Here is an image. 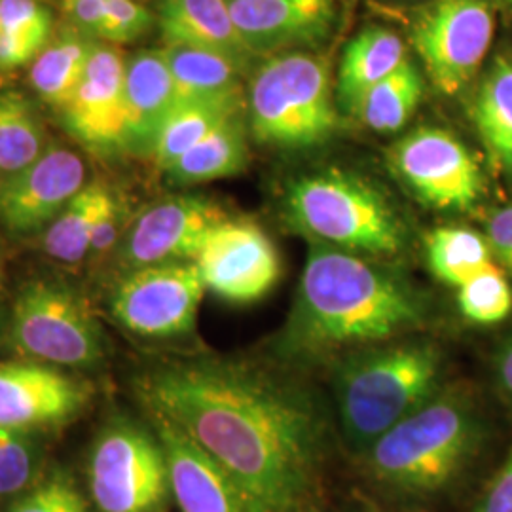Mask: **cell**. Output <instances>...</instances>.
<instances>
[{"instance_id": "5", "label": "cell", "mask_w": 512, "mask_h": 512, "mask_svg": "<svg viewBox=\"0 0 512 512\" xmlns=\"http://www.w3.org/2000/svg\"><path fill=\"white\" fill-rule=\"evenodd\" d=\"M249 131L279 150L321 147L338 129V99L329 61L287 52L258 65L247 95Z\"/></svg>"}, {"instance_id": "24", "label": "cell", "mask_w": 512, "mask_h": 512, "mask_svg": "<svg viewBox=\"0 0 512 512\" xmlns=\"http://www.w3.org/2000/svg\"><path fill=\"white\" fill-rule=\"evenodd\" d=\"M164 54L175 84V105L243 93L245 69L226 55L183 44H165Z\"/></svg>"}, {"instance_id": "29", "label": "cell", "mask_w": 512, "mask_h": 512, "mask_svg": "<svg viewBox=\"0 0 512 512\" xmlns=\"http://www.w3.org/2000/svg\"><path fill=\"white\" fill-rule=\"evenodd\" d=\"M50 147L35 105L23 93L0 92V179L33 164Z\"/></svg>"}, {"instance_id": "18", "label": "cell", "mask_w": 512, "mask_h": 512, "mask_svg": "<svg viewBox=\"0 0 512 512\" xmlns=\"http://www.w3.org/2000/svg\"><path fill=\"white\" fill-rule=\"evenodd\" d=\"M232 19L253 54L311 46L329 37L334 0H226Z\"/></svg>"}, {"instance_id": "10", "label": "cell", "mask_w": 512, "mask_h": 512, "mask_svg": "<svg viewBox=\"0 0 512 512\" xmlns=\"http://www.w3.org/2000/svg\"><path fill=\"white\" fill-rule=\"evenodd\" d=\"M196 262H171L128 270L110 291L112 317L124 329L148 340L190 334L205 296Z\"/></svg>"}, {"instance_id": "27", "label": "cell", "mask_w": 512, "mask_h": 512, "mask_svg": "<svg viewBox=\"0 0 512 512\" xmlns=\"http://www.w3.org/2000/svg\"><path fill=\"white\" fill-rule=\"evenodd\" d=\"M245 109V93L175 105L160 131L152 160L165 171L224 120Z\"/></svg>"}, {"instance_id": "20", "label": "cell", "mask_w": 512, "mask_h": 512, "mask_svg": "<svg viewBox=\"0 0 512 512\" xmlns=\"http://www.w3.org/2000/svg\"><path fill=\"white\" fill-rule=\"evenodd\" d=\"M156 21L165 44L213 50L243 69L255 57L239 35L226 0H158Z\"/></svg>"}, {"instance_id": "35", "label": "cell", "mask_w": 512, "mask_h": 512, "mask_svg": "<svg viewBox=\"0 0 512 512\" xmlns=\"http://www.w3.org/2000/svg\"><path fill=\"white\" fill-rule=\"evenodd\" d=\"M0 31L52 38V12L38 0H0Z\"/></svg>"}, {"instance_id": "31", "label": "cell", "mask_w": 512, "mask_h": 512, "mask_svg": "<svg viewBox=\"0 0 512 512\" xmlns=\"http://www.w3.org/2000/svg\"><path fill=\"white\" fill-rule=\"evenodd\" d=\"M44 437L0 427V503L27 490L52 465Z\"/></svg>"}, {"instance_id": "22", "label": "cell", "mask_w": 512, "mask_h": 512, "mask_svg": "<svg viewBox=\"0 0 512 512\" xmlns=\"http://www.w3.org/2000/svg\"><path fill=\"white\" fill-rule=\"evenodd\" d=\"M247 109L224 120L219 128L203 137L198 145L165 169L167 179L177 186L213 183L241 173L249 162Z\"/></svg>"}, {"instance_id": "36", "label": "cell", "mask_w": 512, "mask_h": 512, "mask_svg": "<svg viewBox=\"0 0 512 512\" xmlns=\"http://www.w3.org/2000/svg\"><path fill=\"white\" fill-rule=\"evenodd\" d=\"M52 38L33 33L0 31V69L10 71L33 61Z\"/></svg>"}, {"instance_id": "33", "label": "cell", "mask_w": 512, "mask_h": 512, "mask_svg": "<svg viewBox=\"0 0 512 512\" xmlns=\"http://www.w3.org/2000/svg\"><path fill=\"white\" fill-rule=\"evenodd\" d=\"M461 315L475 325H497L512 311V287L505 272L494 264L458 287Z\"/></svg>"}, {"instance_id": "37", "label": "cell", "mask_w": 512, "mask_h": 512, "mask_svg": "<svg viewBox=\"0 0 512 512\" xmlns=\"http://www.w3.org/2000/svg\"><path fill=\"white\" fill-rule=\"evenodd\" d=\"M61 10L73 29L86 37L103 40L107 0H61Z\"/></svg>"}, {"instance_id": "44", "label": "cell", "mask_w": 512, "mask_h": 512, "mask_svg": "<svg viewBox=\"0 0 512 512\" xmlns=\"http://www.w3.org/2000/svg\"><path fill=\"white\" fill-rule=\"evenodd\" d=\"M499 2H501L503 6H507V8L512 12V0H499Z\"/></svg>"}, {"instance_id": "39", "label": "cell", "mask_w": 512, "mask_h": 512, "mask_svg": "<svg viewBox=\"0 0 512 512\" xmlns=\"http://www.w3.org/2000/svg\"><path fill=\"white\" fill-rule=\"evenodd\" d=\"M476 512H512V442Z\"/></svg>"}, {"instance_id": "32", "label": "cell", "mask_w": 512, "mask_h": 512, "mask_svg": "<svg viewBox=\"0 0 512 512\" xmlns=\"http://www.w3.org/2000/svg\"><path fill=\"white\" fill-rule=\"evenodd\" d=\"M92 501L73 473L63 465H50L21 494L0 503V512H90Z\"/></svg>"}, {"instance_id": "13", "label": "cell", "mask_w": 512, "mask_h": 512, "mask_svg": "<svg viewBox=\"0 0 512 512\" xmlns=\"http://www.w3.org/2000/svg\"><path fill=\"white\" fill-rule=\"evenodd\" d=\"M205 289L220 300L247 306L262 300L281 275V260L268 234L247 220L219 224L196 256Z\"/></svg>"}, {"instance_id": "26", "label": "cell", "mask_w": 512, "mask_h": 512, "mask_svg": "<svg viewBox=\"0 0 512 512\" xmlns=\"http://www.w3.org/2000/svg\"><path fill=\"white\" fill-rule=\"evenodd\" d=\"M114 194L109 184L101 181L86 184L46 228L42 238L44 253L71 266L88 258L95 228Z\"/></svg>"}, {"instance_id": "43", "label": "cell", "mask_w": 512, "mask_h": 512, "mask_svg": "<svg viewBox=\"0 0 512 512\" xmlns=\"http://www.w3.org/2000/svg\"><path fill=\"white\" fill-rule=\"evenodd\" d=\"M294 512H323L319 507H315V503H311L308 507H302V509H298V511Z\"/></svg>"}, {"instance_id": "45", "label": "cell", "mask_w": 512, "mask_h": 512, "mask_svg": "<svg viewBox=\"0 0 512 512\" xmlns=\"http://www.w3.org/2000/svg\"><path fill=\"white\" fill-rule=\"evenodd\" d=\"M2 274H4V264H2V253H0V283H2Z\"/></svg>"}, {"instance_id": "19", "label": "cell", "mask_w": 512, "mask_h": 512, "mask_svg": "<svg viewBox=\"0 0 512 512\" xmlns=\"http://www.w3.org/2000/svg\"><path fill=\"white\" fill-rule=\"evenodd\" d=\"M175 109V84L164 48L141 50L126 65L124 152L152 158L167 116Z\"/></svg>"}, {"instance_id": "9", "label": "cell", "mask_w": 512, "mask_h": 512, "mask_svg": "<svg viewBox=\"0 0 512 512\" xmlns=\"http://www.w3.org/2000/svg\"><path fill=\"white\" fill-rule=\"evenodd\" d=\"M494 35L490 0H433L412 21L410 42L431 84L456 95L482 69Z\"/></svg>"}, {"instance_id": "25", "label": "cell", "mask_w": 512, "mask_h": 512, "mask_svg": "<svg viewBox=\"0 0 512 512\" xmlns=\"http://www.w3.org/2000/svg\"><path fill=\"white\" fill-rule=\"evenodd\" d=\"M95 38L71 29L52 38L31 65V86L52 109L63 110L80 86Z\"/></svg>"}, {"instance_id": "12", "label": "cell", "mask_w": 512, "mask_h": 512, "mask_svg": "<svg viewBox=\"0 0 512 512\" xmlns=\"http://www.w3.org/2000/svg\"><path fill=\"white\" fill-rule=\"evenodd\" d=\"M93 385L59 366L29 359L0 363V427L48 435L78 420Z\"/></svg>"}, {"instance_id": "6", "label": "cell", "mask_w": 512, "mask_h": 512, "mask_svg": "<svg viewBox=\"0 0 512 512\" xmlns=\"http://www.w3.org/2000/svg\"><path fill=\"white\" fill-rule=\"evenodd\" d=\"M287 211L302 232L349 253L399 255L406 243L395 207L374 184L344 169L296 179L287 192Z\"/></svg>"}, {"instance_id": "28", "label": "cell", "mask_w": 512, "mask_h": 512, "mask_svg": "<svg viewBox=\"0 0 512 512\" xmlns=\"http://www.w3.org/2000/svg\"><path fill=\"white\" fill-rule=\"evenodd\" d=\"M423 90V74L408 57L395 73L366 93L355 116L376 133H397L420 107Z\"/></svg>"}, {"instance_id": "8", "label": "cell", "mask_w": 512, "mask_h": 512, "mask_svg": "<svg viewBox=\"0 0 512 512\" xmlns=\"http://www.w3.org/2000/svg\"><path fill=\"white\" fill-rule=\"evenodd\" d=\"M86 490L97 512H167L169 467L150 423L126 414L103 423L86 461Z\"/></svg>"}, {"instance_id": "17", "label": "cell", "mask_w": 512, "mask_h": 512, "mask_svg": "<svg viewBox=\"0 0 512 512\" xmlns=\"http://www.w3.org/2000/svg\"><path fill=\"white\" fill-rule=\"evenodd\" d=\"M147 420L164 446L173 501L183 512H258L253 499L222 465L162 416Z\"/></svg>"}, {"instance_id": "3", "label": "cell", "mask_w": 512, "mask_h": 512, "mask_svg": "<svg viewBox=\"0 0 512 512\" xmlns=\"http://www.w3.org/2000/svg\"><path fill=\"white\" fill-rule=\"evenodd\" d=\"M484 440L486 425L473 395L458 385H444L359 459L378 488L427 499L458 484L473 467Z\"/></svg>"}, {"instance_id": "38", "label": "cell", "mask_w": 512, "mask_h": 512, "mask_svg": "<svg viewBox=\"0 0 512 512\" xmlns=\"http://www.w3.org/2000/svg\"><path fill=\"white\" fill-rule=\"evenodd\" d=\"M124 219H126V205L114 194L95 228L92 249H90L92 258H101V256L107 255L110 249L116 245V241L120 238V228H122Z\"/></svg>"}, {"instance_id": "42", "label": "cell", "mask_w": 512, "mask_h": 512, "mask_svg": "<svg viewBox=\"0 0 512 512\" xmlns=\"http://www.w3.org/2000/svg\"><path fill=\"white\" fill-rule=\"evenodd\" d=\"M8 319H10V311L6 310V308L0 304V342H2V340H6Z\"/></svg>"}, {"instance_id": "21", "label": "cell", "mask_w": 512, "mask_h": 512, "mask_svg": "<svg viewBox=\"0 0 512 512\" xmlns=\"http://www.w3.org/2000/svg\"><path fill=\"white\" fill-rule=\"evenodd\" d=\"M408 59L403 38L384 27H368L353 38L344 52L336 80V99L355 114L363 97L378 82L395 73Z\"/></svg>"}, {"instance_id": "14", "label": "cell", "mask_w": 512, "mask_h": 512, "mask_svg": "<svg viewBox=\"0 0 512 512\" xmlns=\"http://www.w3.org/2000/svg\"><path fill=\"white\" fill-rule=\"evenodd\" d=\"M230 215L219 203L198 194H177L152 203L129 224L120 249L128 270L194 262L207 236Z\"/></svg>"}, {"instance_id": "16", "label": "cell", "mask_w": 512, "mask_h": 512, "mask_svg": "<svg viewBox=\"0 0 512 512\" xmlns=\"http://www.w3.org/2000/svg\"><path fill=\"white\" fill-rule=\"evenodd\" d=\"M126 65L116 44L97 40L80 86L61 110L67 131L101 156L124 152Z\"/></svg>"}, {"instance_id": "1", "label": "cell", "mask_w": 512, "mask_h": 512, "mask_svg": "<svg viewBox=\"0 0 512 512\" xmlns=\"http://www.w3.org/2000/svg\"><path fill=\"white\" fill-rule=\"evenodd\" d=\"M135 395L234 476L258 512L298 511L321 492L334 414L291 374L234 357L171 359L143 370Z\"/></svg>"}, {"instance_id": "30", "label": "cell", "mask_w": 512, "mask_h": 512, "mask_svg": "<svg viewBox=\"0 0 512 512\" xmlns=\"http://www.w3.org/2000/svg\"><path fill=\"white\" fill-rule=\"evenodd\" d=\"M425 251L433 275L456 289L495 264L488 239L459 226H442L433 230L427 238Z\"/></svg>"}, {"instance_id": "4", "label": "cell", "mask_w": 512, "mask_h": 512, "mask_svg": "<svg viewBox=\"0 0 512 512\" xmlns=\"http://www.w3.org/2000/svg\"><path fill=\"white\" fill-rule=\"evenodd\" d=\"M444 387V353L429 338H397L334 363L332 397L340 437L361 456Z\"/></svg>"}, {"instance_id": "41", "label": "cell", "mask_w": 512, "mask_h": 512, "mask_svg": "<svg viewBox=\"0 0 512 512\" xmlns=\"http://www.w3.org/2000/svg\"><path fill=\"white\" fill-rule=\"evenodd\" d=\"M495 378L501 391L512 401V336L499 349L495 359Z\"/></svg>"}, {"instance_id": "15", "label": "cell", "mask_w": 512, "mask_h": 512, "mask_svg": "<svg viewBox=\"0 0 512 512\" xmlns=\"http://www.w3.org/2000/svg\"><path fill=\"white\" fill-rule=\"evenodd\" d=\"M86 184L82 156L52 145L33 164L0 179V224L18 236L46 230Z\"/></svg>"}, {"instance_id": "23", "label": "cell", "mask_w": 512, "mask_h": 512, "mask_svg": "<svg viewBox=\"0 0 512 512\" xmlns=\"http://www.w3.org/2000/svg\"><path fill=\"white\" fill-rule=\"evenodd\" d=\"M471 116L495 167L512 179V50L495 55L478 82Z\"/></svg>"}, {"instance_id": "11", "label": "cell", "mask_w": 512, "mask_h": 512, "mask_svg": "<svg viewBox=\"0 0 512 512\" xmlns=\"http://www.w3.org/2000/svg\"><path fill=\"white\" fill-rule=\"evenodd\" d=\"M395 177L427 207L467 211L484 194L482 169L463 141L442 128H418L387 150Z\"/></svg>"}, {"instance_id": "40", "label": "cell", "mask_w": 512, "mask_h": 512, "mask_svg": "<svg viewBox=\"0 0 512 512\" xmlns=\"http://www.w3.org/2000/svg\"><path fill=\"white\" fill-rule=\"evenodd\" d=\"M488 243L495 258L512 277V205L495 211L488 220Z\"/></svg>"}, {"instance_id": "7", "label": "cell", "mask_w": 512, "mask_h": 512, "mask_svg": "<svg viewBox=\"0 0 512 512\" xmlns=\"http://www.w3.org/2000/svg\"><path fill=\"white\" fill-rule=\"evenodd\" d=\"M6 340L19 359L93 370L105 363L107 340L88 300L57 279H33L12 304Z\"/></svg>"}, {"instance_id": "2", "label": "cell", "mask_w": 512, "mask_h": 512, "mask_svg": "<svg viewBox=\"0 0 512 512\" xmlns=\"http://www.w3.org/2000/svg\"><path fill=\"white\" fill-rule=\"evenodd\" d=\"M427 315L425 296L403 275L315 241L275 351L289 365H334L353 351L410 336Z\"/></svg>"}, {"instance_id": "34", "label": "cell", "mask_w": 512, "mask_h": 512, "mask_svg": "<svg viewBox=\"0 0 512 512\" xmlns=\"http://www.w3.org/2000/svg\"><path fill=\"white\" fill-rule=\"evenodd\" d=\"M154 14L139 0H107L103 42L128 44L145 37L154 25Z\"/></svg>"}]
</instances>
